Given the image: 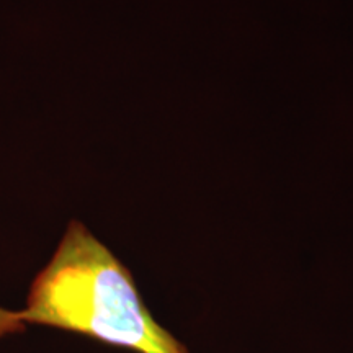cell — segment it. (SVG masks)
Returning a JSON list of instances; mask_svg holds the SVG:
<instances>
[{"instance_id": "obj_2", "label": "cell", "mask_w": 353, "mask_h": 353, "mask_svg": "<svg viewBox=\"0 0 353 353\" xmlns=\"http://www.w3.org/2000/svg\"><path fill=\"white\" fill-rule=\"evenodd\" d=\"M26 324L20 317L19 311H8L6 307H0V339L10 334L23 332Z\"/></svg>"}, {"instance_id": "obj_1", "label": "cell", "mask_w": 353, "mask_h": 353, "mask_svg": "<svg viewBox=\"0 0 353 353\" xmlns=\"http://www.w3.org/2000/svg\"><path fill=\"white\" fill-rule=\"evenodd\" d=\"M19 312L26 325L69 330L136 353H190L154 319L131 272L81 221H70Z\"/></svg>"}]
</instances>
